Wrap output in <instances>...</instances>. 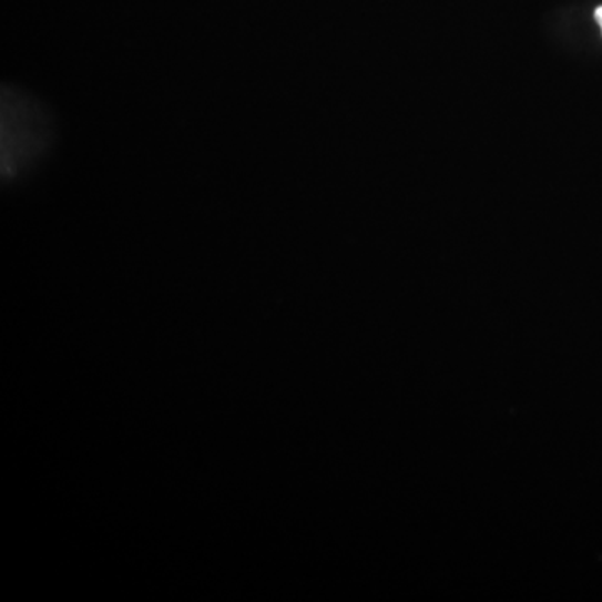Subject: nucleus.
Here are the masks:
<instances>
[{"label":"nucleus","mask_w":602,"mask_h":602,"mask_svg":"<svg viewBox=\"0 0 602 602\" xmlns=\"http://www.w3.org/2000/svg\"><path fill=\"white\" fill-rule=\"evenodd\" d=\"M2 177L28 176L48 153L52 123L44 108L21 89H2Z\"/></svg>","instance_id":"1"},{"label":"nucleus","mask_w":602,"mask_h":602,"mask_svg":"<svg viewBox=\"0 0 602 602\" xmlns=\"http://www.w3.org/2000/svg\"><path fill=\"white\" fill-rule=\"evenodd\" d=\"M595 21H598V24L601 25L602 29V6L601 8L595 9Z\"/></svg>","instance_id":"2"}]
</instances>
